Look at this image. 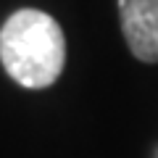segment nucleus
I'll list each match as a JSON object with an SVG mask.
<instances>
[{
	"instance_id": "1",
	"label": "nucleus",
	"mask_w": 158,
	"mask_h": 158,
	"mask_svg": "<svg viewBox=\"0 0 158 158\" xmlns=\"http://www.w3.org/2000/svg\"><path fill=\"white\" fill-rule=\"evenodd\" d=\"M0 63L16 85L45 90L61 77L66 63V37L50 13L19 8L0 27Z\"/></svg>"
},
{
	"instance_id": "2",
	"label": "nucleus",
	"mask_w": 158,
	"mask_h": 158,
	"mask_svg": "<svg viewBox=\"0 0 158 158\" xmlns=\"http://www.w3.org/2000/svg\"><path fill=\"white\" fill-rule=\"evenodd\" d=\"M118 19L132 56L158 63V0H118Z\"/></svg>"
}]
</instances>
